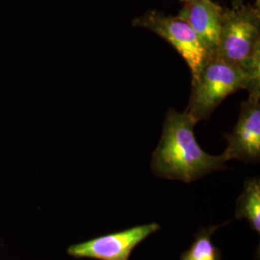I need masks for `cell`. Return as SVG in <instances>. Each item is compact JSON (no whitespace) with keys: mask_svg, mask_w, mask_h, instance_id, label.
Masks as SVG:
<instances>
[{"mask_svg":"<svg viewBox=\"0 0 260 260\" xmlns=\"http://www.w3.org/2000/svg\"><path fill=\"white\" fill-rule=\"evenodd\" d=\"M196 123L187 112L170 109L166 113L161 139L151 158V171L156 177L190 183L225 169L222 155H210L198 144Z\"/></svg>","mask_w":260,"mask_h":260,"instance_id":"obj_1","label":"cell"},{"mask_svg":"<svg viewBox=\"0 0 260 260\" xmlns=\"http://www.w3.org/2000/svg\"><path fill=\"white\" fill-rule=\"evenodd\" d=\"M258 88L260 75L218 56H209L197 78L192 80V92L185 112L197 122L207 120L230 94L242 89L250 92Z\"/></svg>","mask_w":260,"mask_h":260,"instance_id":"obj_2","label":"cell"},{"mask_svg":"<svg viewBox=\"0 0 260 260\" xmlns=\"http://www.w3.org/2000/svg\"><path fill=\"white\" fill-rule=\"evenodd\" d=\"M214 56L260 75L259 8L242 4L223 11L220 43Z\"/></svg>","mask_w":260,"mask_h":260,"instance_id":"obj_3","label":"cell"},{"mask_svg":"<svg viewBox=\"0 0 260 260\" xmlns=\"http://www.w3.org/2000/svg\"><path fill=\"white\" fill-rule=\"evenodd\" d=\"M132 24L135 27L149 29L166 40L184 59L191 71L192 80L197 78L209 54L193 29L185 21L177 16L170 17L156 11H149L133 19Z\"/></svg>","mask_w":260,"mask_h":260,"instance_id":"obj_4","label":"cell"},{"mask_svg":"<svg viewBox=\"0 0 260 260\" xmlns=\"http://www.w3.org/2000/svg\"><path fill=\"white\" fill-rule=\"evenodd\" d=\"M241 103L238 121L224 138L228 147L222 157L226 162L235 159L244 162H258L260 159V88L249 92Z\"/></svg>","mask_w":260,"mask_h":260,"instance_id":"obj_5","label":"cell"},{"mask_svg":"<svg viewBox=\"0 0 260 260\" xmlns=\"http://www.w3.org/2000/svg\"><path fill=\"white\" fill-rule=\"evenodd\" d=\"M155 223L130 228L119 233L99 236L88 241L75 244L68 249V254L76 258L96 260H128L140 243L159 231Z\"/></svg>","mask_w":260,"mask_h":260,"instance_id":"obj_6","label":"cell"},{"mask_svg":"<svg viewBox=\"0 0 260 260\" xmlns=\"http://www.w3.org/2000/svg\"><path fill=\"white\" fill-rule=\"evenodd\" d=\"M177 17L185 21L201 40L209 56L220 43L224 10L212 0H184Z\"/></svg>","mask_w":260,"mask_h":260,"instance_id":"obj_7","label":"cell"},{"mask_svg":"<svg viewBox=\"0 0 260 260\" xmlns=\"http://www.w3.org/2000/svg\"><path fill=\"white\" fill-rule=\"evenodd\" d=\"M236 220H247L251 229L260 233V180L258 177L248 178L244 182L241 195L236 203Z\"/></svg>","mask_w":260,"mask_h":260,"instance_id":"obj_8","label":"cell"},{"mask_svg":"<svg viewBox=\"0 0 260 260\" xmlns=\"http://www.w3.org/2000/svg\"><path fill=\"white\" fill-rule=\"evenodd\" d=\"M225 223L211 225L196 234L195 240L189 250L184 251L180 260H222L221 251L212 242L214 233Z\"/></svg>","mask_w":260,"mask_h":260,"instance_id":"obj_9","label":"cell"},{"mask_svg":"<svg viewBox=\"0 0 260 260\" xmlns=\"http://www.w3.org/2000/svg\"><path fill=\"white\" fill-rule=\"evenodd\" d=\"M242 4H243L242 0H233V8H237V7L241 6Z\"/></svg>","mask_w":260,"mask_h":260,"instance_id":"obj_10","label":"cell"},{"mask_svg":"<svg viewBox=\"0 0 260 260\" xmlns=\"http://www.w3.org/2000/svg\"><path fill=\"white\" fill-rule=\"evenodd\" d=\"M255 2H256V3H255L256 7H257V8H259L260 0H255Z\"/></svg>","mask_w":260,"mask_h":260,"instance_id":"obj_11","label":"cell"},{"mask_svg":"<svg viewBox=\"0 0 260 260\" xmlns=\"http://www.w3.org/2000/svg\"><path fill=\"white\" fill-rule=\"evenodd\" d=\"M180 1H181V2H183V1H184V0H180Z\"/></svg>","mask_w":260,"mask_h":260,"instance_id":"obj_12","label":"cell"}]
</instances>
